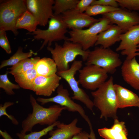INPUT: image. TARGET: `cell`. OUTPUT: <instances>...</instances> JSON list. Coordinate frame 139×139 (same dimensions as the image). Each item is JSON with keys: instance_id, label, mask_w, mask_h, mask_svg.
Instances as JSON below:
<instances>
[{"instance_id": "cell-1", "label": "cell", "mask_w": 139, "mask_h": 139, "mask_svg": "<svg viewBox=\"0 0 139 139\" xmlns=\"http://www.w3.org/2000/svg\"><path fill=\"white\" fill-rule=\"evenodd\" d=\"M29 99L32 111L22 122V130L20 132L22 133L32 132L33 127L37 124L48 126L53 124L57 121L62 111L66 110L65 107L57 104L48 108L44 107L37 102L31 94L30 95Z\"/></svg>"}, {"instance_id": "cell-2", "label": "cell", "mask_w": 139, "mask_h": 139, "mask_svg": "<svg viewBox=\"0 0 139 139\" xmlns=\"http://www.w3.org/2000/svg\"><path fill=\"white\" fill-rule=\"evenodd\" d=\"M91 94L93 98L94 106L100 112V118L117 119V99L112 76L96 90L91 92Z\"/></svg>"}, {"instance_id": "cell-3", "label": "cell", "mask_w": 139, "mask_h": 139, "mask_svg": "<svg viewBox=\"0 0 139 139\" xmlns=\"http://www.w3.org/2000/svg\"><path fill=\"white\" fill-rule=\"evenodd\" d=\"M47 49L52 55L58 71L68 70L70 68L69 63L75 60L78 56H81L83 61H86L90 51L84 50L78 44L67 40L65 41L62 46L55 42L54 48L48 46Z\"/></svg>"}, {"instance_id": "cell-4", "label": "cell", "mask_w": 139, "mask_h": 139, "mask_svg": "<svg viewBox=\"0 0 139 139\" xmlns=\"http://www.w3.org/2000/svg\"><path fill=\"white\" fill-rule=\"evenodd\" d=\"M100 21L85 29H73L68 32L70 37L66 40L80 44L86 51L93 47L97 41L98 34L108 28L111 24L109 20L102 16Z\"/></svg>"}, {"instance_id": "cell-5", "label": "cell", "mask_w": 139, "mask_h": 139, "mask_svg": "<svg viewBox=\"0 0 139 139\" xmlns=\"http://www.w3.org/2000/svg\"><path fill=\"white\" fill-rule=\"evenodd\" d=\"M25 1L9 0L0 5V30L12 31L15 35L18 32L15 28L18 18L27 10Z\"/></svg>"}, {"instance_id": "cell-6", "label": "cell", "mask_w": 139, "mask_h": 139, "mask_svg": "<svg viewBox=\"0 0 139 139\" xmlns=\"http://www.w3.org/2000/svg\"><path fill=\"white\" fill-rule=\"evenodd\" d=\"M47 29L45 30L37 29L29 34L33 35V40L42 39L44 41L40 50L48 45L50 47L53 42L62 40H66L68 37L65 34L68 32L67 28L64 22L61 15H54L50 19Z\"/></svg>"}, {"instance_id": "cell-7", "label": "cell", "mask_w": 139, "mask_h": 139, "mask_svg": "<svg viewBox=\"0 0 139 139\" xmlns=\"http://www.w3.org/2000/svg\"><path fill=\"white\" fill-rule=\"evenodd\" d=\"M86 61V65L97 66L111 74L114 73L122 64L118 54L109 48L101 46L90 51Z\"/></svg>"}, {"instance_id": "cell-8", "label": "cell", "mask_w": 139, "mask_h": 139, "mask_svg": "<svg viewBox=\"0 0 139 139\" xmlns=\"http://www.w3.org/2000/svg\"><path fill=\"white\" fill-rule=\"evenodd\" d=\"M82 63L81 60H75L68 70L57 71V74L64 79L69 84L73 92V96L72 97V99L82 103L94 114L93 108L94 105L93 101L90 99L85 91L79 86V83L75 77L77 72L81 69Z\"/></svg>"}, {"instance_id": "cell-9", "label": "cell", "mask_w": 139, "mask_h": 139, "mask_svg": "<svg viewBox=\"0 0 139 139\" xmlns=\"http://www.w3.org/2000/svg\"><path fill=\"white\" fill-rule=\"evenodd\" d=\"M57 94L53 97L48 98L38 97L36 100L38 102L43 105L50 102H54L61 106L65 107L66 110L71 112H77L86 122L90 129V133H94L91 121L86 114L82 107L75 102L70 97L68 90L64 88L62 84L60 85L57 89Z\"/></svg>"}, {"instance_id": "cell-10", "label": "cell", "mask_w": 139, "mask_h": 139, "mask_svg": "<svg viewBox=\"0 0 139 139\" xmlns=\"http://www.w3.org/2000/svg\"><path fill=\"white\" fill-rule=\"evenodd\" d=\"M79 72V83L85 89L91 90L97 89L108 77L105 71L93 65H86Z\"/></svg>"}, {"instance_id": "cell-11", "label": "cell", "mask_w": 139, "mask_h": 139, "mask_svg": "<svg viewBox=\"0 0 139 139\" xmlns=\"http://www.w3.org/2000/svg\"><path fill=\"white\" fill-rule=\"evenodd\" d=\"M121 41L116 50L121 51L123 55L126 56V59L130 60L139 56V25L134 26L126 32L121 34Z\"/></svg>"}, {"instance_id": "cell-12", "label": "cell", "mask_w": 139, "mask_h": 139, "mask_svg": "<svg viewBox=\"0 0 139 139\" xmlns=\"http://www.w3.org/2000/svg\"><path fill=\"white\" fill-rule=\"evenodd\" d=\"M102 15L108 19L111 24H116L123 33L131 28L139 25V14L135 11L120 8L118 10Z\"/></svg>"}, {"instance_id": "cell-13", "label": "cell", "mask_w": 139, "mask_h": 139, "mask_svg": "<svg viewBox=\"0 0 139 139\" xmlns=\"http://www.w3.org/2000/svg\"><path fill=\"white\" fill-rule=\"evenodd\" d=\"M27 10L35 17L41 26H45L54 15V0H27Z\"/></svg>"}, {"instance_id": "cell-14", "label": "cell", "mask_w": 139, "mask_h": 139, "mask_svg": "<svg viewBox=\"0 0 139 139\" xmlns=\"http://www.w3.org/2000/svg\"><path fill=\"white\" fill-rule=\"evenodd\" d=\"M61 15L67 28L72 30L90 27L100 21L99 19L94 18L75 9L67 11Z\"/></svg>"}, {"instance_id": "cell-15", "label": "cell", "mask_w": 139, "mask_h": 139, "mask_svg": "<svg viewBox=\"0 0 139 139\" xmlns=\"http://www.w3.org/2000/svg\"><path fill=\"white\" fill-rule=\"evenodd\" d=\"M62 78L57 74L46 77L37 76L33 83V91L37 95L49 97L60 85Z\"/></svg>"}, {"instance_id": "cell-16", "label": "cell", "mask_w": 139, "mask_h": 139, "mask_svg": "<svg viewBox=\"0 0 139 139\" xmlns=\"http://www.w3.org/2000/svg\"><path fill=\"white\" fill-rule=\"evenodd\" d=\"M121 69L124 81L134 89L139 90V64L136 57L130 60L126 59Z\"/></svg>"}, {"instance_id": "cell-17", "label": "cell", "mask_w": 139, "mask_h": 139, "mask_svg": "<svg viewBox=\"0 0 139 139\" xmlns=\"http://www.w3.org/2000/svg\"><path fill=\"white\" fill-rule=\"evenodd\" d=\"M78 121V119L75 118L68 124L60 122L56 129L49 132L51 137L46 139H71L74 135L82 131V128L77 126Z\"/></svg>"}, {"instance_id": "cell-18", "label": "cell", "mask_w": 139, "mask_h": 139, "mask_svg": "<svg viewBox=\"0 0 139 139\" xmlns=\"http://www.w3.org/2000/svg\"><path fill=\"white\" fill-rule=\"evenodd\" d=\"M118 108L135 107L139 108V97L132 91L117 84H114Z\"/></svg>"}, {"instance_id": "cell-19", "label": "cell", "mask_w": 139, "mask_h": 139, "mask_svg": "<svg viewBox=\"0 0 139 139\" xmlns=\"http://www.w3.org/2000/svg\"><path fill=\"white\" fill-rule=\"evenodd\" d=\"M122 33V30L117 25L111 24L108 28L98 34L95 46L100 45L104 48H109L120 41V36Z\"/></svg>"}, {"instance_id": "cell-20", "label": "cell", "mask_w": 139, "mask_h": 139, "mask_svg": "<svg viewBox=\"0 0 139 139\" xmlns=\"http://www.w3.org/2000/svg\"><path fill=\"white\" fill-rule=\"evenodd\" d=\"M100 136L105 139H128V131L125 123L114 119L113 124L110 128L104 127L98 129Z\"/></svg>"}, {"instance_id": "cell-21", "label": "cell", "mask_w": 139, "mask_h": 139, "mask_svg": "<svg viewBox=\"0 0 139 139\" xmlns=\"http://www.w3.org/2000/svg\"><path fill=\"white\" fill-rule=\"evenodd\" d=\"M37 76L50 77L57 74V69L53 59L44 57L37 62L35 67Z\"/></svg>"}, {"instance_id": "cell-22", "label": "cell", "mask_w": 139, "mask_h": 139, "mask_svg": "<svg viewBox=\"0 0 139 139\" xmlns=\"http://www.w3.org/2000/svg\"><path fill=\"white\" fill-rule=\"evenodd\" d=\"M39 23L33 14L27 10L18 18L16 22V29H24L33 32L37 29Z\"/></svg>"}, {"instance_id": "cell-23", "label": "cell", "mask_w": 139, "mask_h": 139, "mask_svg": "<svg viewBox=\"0 0 139 139\" xmlns=\"http://www.w3.org/2000/svg\"><path fill=\"white\" fill-rule=\"evenodd\" d=\"M15 82L21 88L33 91V81L37 76L35 68L20 74L13 75Z\"/></svg>"}, {"instance_id": "cell-24", "label": "cell", "mask_w": 139, "mask_h": 139, "mask_svg": "<svg viewBox=\"0 0 139 139\" xmlns=\"http://www.w3.org/2000/svg\"><path fill=\"white\" fill-rule=\"evenodd\" d=\"M40 59L39 57L31 58H27L22 60L7 69L10 71L9 73L12 75L24 73L27 71L35 68L36 65Z\"/></svg>"}, {"instance_id": "cell-25", "label": "cell", "mask_w": 139, "mask_h": 139, "mask_svg": "<svg viewBox=\"0 0 139 139\" xmlns=\"http://www.w3.org/2000/svg\"><path fill=\"white\" fill-rule=\"evenodd\" d=\"M34 54L32 50L28 52H24L22 48L19 47L16 53L9 59L1 62L0 68L7 66L14 65L21 61L31 57Z\"/></svg>"}, {"instance_id": "cell-26", "label": "cell", "mask_w": 139, "mask_h": 139, "mask_svg": "<svg viewBox=\"0 0 139 139\" xmlns=\"http://www.w3.org/2000/svg\"><path fill=\"white\" fill-rule=\"evenodd\" d=\"M53 6L54 14L59 15L67 11L74 9L79 0H55Z\"/></svg>"}, {"instance_id": "cell-27", "label": "cell", "mask_w": 139, "mask_h": 139, "mask_svg": "<svg viewBox=\"0 0 139 139\" xmlns=\"http://www.w3.org/2000/svg\"><path fill=\"white\" fill-rule=\"evenodd\" d=\"M60 122L57 121L53 124L39 131L31 132L29 134L21 133H17L16 136L18 139H40L42 136L47 134L50 131L53 130L55 126H56Z\"/></svg>"}, {"instance_id": "cell-28", "label": "cell", "mask_w": 139, "mask_h": 139, "mask_svg": "<svg viewBox=\"0 0 139 139\" xmlns=\"http://www.w3.org/2000/svg\"><path fill=\"white\" fill-rule=\"evenodd\" d=\"M119 8H116L110 6H105L99 5H91L85 13L89 16L102 15L118 10Z\"/></svg>"}, {"instance_id": "cell-29", "label": "cell", "mask_w": 139, "mask_h": 139, "mask_svg": "<svg viewBox=\"0 0 139 139\" xmlns=\"http://www.w3.org/2000/svg\"><path fill=\"white\" fill-rule=\"evenodd\" d=\"M8 72L5 74L0 75V88L3 89L6 93L10 95H13L15 93L13 89H18L21 88L18 84L11 82L9 80L7 74Z\"/></svg>"}, {"instance_id": "cell-30", "label": "cell", "mask_w": 139, "mask_h": 139, "mask_svg": "<svg viewBox=\"0 0 139 139\" xmlns=\"http://www.w3.org/2000/svg\"><path fill=\"white\" fill-rule=\"evenodd\" d=\"M122 8L130 11L139 10V0H116Z\"/></svg>"}, {"instance_id": "cell-31", "label": "cell", "mask_w": 139, "mask_h": 139, "mask_svg": "<svg viewBox=\"0 0 139 139\" xmlns=\"http://www.w3.org/2000/svg\"><path fill=\"white\" fill-rule=\"evenodd\" d=\"M14 103L13 102H6L3 105H0V117L3 116H5L7 117L14 125H17L19 124V122L15 117L12 115H9L7 112L6 109L8 107L14 105Z\"/></svg>"}, {"instance_id": "cell-32", "label": "cell", "mask_w": 139, "mask_h": 139, "mask_svg": "<svg viewBox=\"0 0 139 139\" xmlns=\"http://www.w3.org/2000/svg\"><path fill=\"white\" fill-rule=\"evenodd\" d=\"M0 46L8 54L12 53L6 31L0 30Z\"/></svg>"}, {"instance_id": "cell-33", "label": "cell", "mask_w": 139, "mask_h": 139, "mask_svg": "<svg viewBox=\"0 0 139 139\" xmlns=\"http://www.w3.org/2000/svg\"><path fill=\"white\" fill-rule=\"evenodd\" d=\"M94 0H79L75 8L81 13L86 11Z\"/></svg>"}, {"instance_id": "cell-34", "label": "cell", "mask_w": 139, "mask_h": 139, "mask_svg": "<svg viewBox=\"0 0 139 139\" xmlns=\"http://www.w3.org/2000/svg\"><path fill=\"white\" fill-rule=\"evenodd\" d=\"M99 5L119 8V4L116 0H94L91 5Z\"/></svg>"}, {"instance_id": "cell-35", "label": "cell", "mask_w": 139, "mask_h": 139, "mask_svg": "<svg viewBox=\"0 0 139 139\" xmlns=\"http://www.w3.org/2000/svg\"><path fill=\"white\" fill-rule=\"evenodd\" d=\"M71 139H94L87 132L85 131L81 132L74 135Z\"/></svg>"}, {"instance_id": "cell-36", "label": "cell", "mask_w": 139, "mask_h": 139, "mask_svg": "<svg viewBox=\"0 0 139 139\" xmlns=\"http://www.w3.org/2000/svg\"><path fill=\"white\" fill-rule=\"evenodd\" d=\"M0 134L4 139H13L5 131L3 132L0 130Z\"/></svg>"}, {"instance_id": "cell-37", "label": "cell", "mask_w": 139, "mask_h": 139, "mask_svg": "<svg viewBox=\"0 0 139 139\" xmlns=\"http://www.w3.org/2000/svg\"><path fill=\"white\" fill-rule=\"evenodd\" d=\"M138 48H139V45L138 46Z\"/></svg>"}, {"instance_id": "cell-38", "label": "cell", "mask_w": 139, "mask_h": 139, "mask_svg": "<svg viewBox=\"0 0 139 139\" xmlns=\"http://www.w3.org/2000/svg\"></svg>"}]
</instances>
